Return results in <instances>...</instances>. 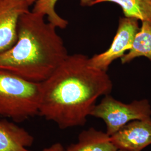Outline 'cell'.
Returning <instances> with one entry per match:
<instances>
[{
    "instance_id": "1",
    "label": "cell",
    "mask_w": 151,
    "mask_h": 151,
    "mask_svg": "<svg viewBox=\"0 0 151 151\" xmlns=\"http://www.w3.org/2000/svg\"><path fill=\"white\" fill-rule=\"evenodd\" d=\"M89 58L84 54L68 55L41 82L39 115L60 129L84 125L97 99L112 91L107 72L91 66Z\"/></svg>"
},
{
    "instance_id": "2",
    "label": "cell",
    "mask_w": 151,
    "mask_h": 151,
    "mask_svg": "<svg viewBox=\"0 0 151 151\" xmlns=\"http://www.w3.org/2000/svg\"><path fill=\"white\" fill-rule=\"evenodd\" d=\"M45 16L29 11L19 22L17 39L8 50L0 54V70L27 81L42 82L69 55L57 27Z\"/></svg>"
},
{
    "instance_id": "3",
    "label": "cell",
    "mask_w": 151,
    "mask_h": 151,
    "mask_svg": "<svg viewBox=\"0 0 151 151\" xmlns=\"http://www.w3.org/2000/svg\"><path fill=\"white\" fill-rule=\"evenodd\" d=\"M41 82L0 70V115L22 122L39 115Z\"/></svg>"
},
{
    "instance_id": "4",
    "label": "cell",
    "mask_w": 151,
    "mask_h": 151,
    "mask_svg": "<svg viewBox=\"0 0 151 151\" xmlns=\"http://www.w3.org/2000/svg\"><path fill=\"white\" fill-rule=\"evenodd\" d=\"M90 115L102 119L106 126V133L111 136L130 122L151 118V106L147 99L125 104L109 94L95 105Z\"/></svg>"
},
{
    "instance_id": "5",
    "label": "cell",
    "mask_w": 151,
    "mask_h": 151,
    "mask_svg": "<svg viewBox=\"0 0 151 151\" xmlns=\"http://www.w3.org/2000/svg\"><path fill=\"white\" fill-rule=\"evenodd\" d=\"M139 20L134 18L120 17L116 32L109 48L100 54L89 58L90 65L107 72L115 60L121 58L132 48L135 35L139 30Z\"/></svg>"
},
{
    "instance_id": "6",
    "label": "cell",
    "mask_w": 151,
    "mask_h": 151,
    "mask_svg": "<svg viewBox=\"0 0 151 151\" xmlns=\"http://www.w3.org/2000/svg\"><path fill=\"white\" fill-rule=\"evenodd\" d=\"M30 6L25 0H0V54L16 43L19 19Z\"/></svg>"
},
{
    "instance_id": "7",
    "label": "cell",
    "mask_w": 151,
    "mask_h": 151,
    "mask_svg": "<svg viewBox=\"0 0 151 151\" xmlns=\"http://www.w3.org/2000/svg\"><path fill=\"white\" fill-rule=\"evenodd\" d=\"M110 137L118 150L142 151L151 145V118L130 122Z\"/></svg>"
},
{
    "instance_id": "8",
    "label": "cell",
    "mask_w": 151,
    "mask_h": 151,
    "mask_svg": "<svg viewBox=\"0 0 151 151\" xmlns=\"http://www.w3.org/2000/svg\"><path fill=\"white\" fill-rule=\"evenodd\" d=\"M34 138L27 130L6 119L0 120V151H32Z\"/></svg>"
},
{
    "instance_id": "9",
    "label": "cell",
    "mask_w": 151,
    "mask_h": 151,
    "mask_svg": "<svg viewBox=\"0 0 151 151\" xmlns=\"http://www.w3.org/2000/svg\"><path fill=\"white\" fill-rule=\"evenodd\" d=\"M118 149L106 133L90 128L82 132L77 143L69 146L65 151H117Z\"/></svg>"
},
{
    "instance_id": "10",
    "label": "cell",
    "mask_w": 151,
    "mask_h": 151,
    "mask_svg": "<svg viewBox=\"0 0 151 151\" xmlns=\"http://www.w3.org/2000/svg\"><path fill=\"white\" fill-rule=\"evenodd\" d=\"M144 57L151 61V24L142 22L132 48L120 58L122 64L129 63L136 58Z\"/></svg>"
},
{
    "instance_id": "11",
    "label": "cell",
    "mask_w": 151,
    "mask_h": 151,
    "mask_svg": "<svg viewBox=\"0 0 151 151\" xmlns=\"http://www.w3.org/2000/svg\"><path fill=\"white\" fill-rule=\"evenodd\" d=\"M103 2H111L118 5L124 17L151 24V0H95L93 6Z\"/></svg>"
},
{
    "instance_id": "12",
    "label": "cell",
    "mask_w": 151,
    "mask_h": 151,
    "mask_svg": "<svg viewBox=\"0 0 151 151\" xmlns=\"http://www.w3.org/2000/svg\"><path fill=\"white\" fill-rule=\"evenodd\" d=\"M95 0H80L82 7L93 6ZM58 0H38L35 4L32 11L47 16L48 22L57 28L64 29L68 25V22L61 17L55 10V4Z\"/></svg>"
},
{
    "instance_id": "13",
    "label": "cell",
    "mask_w": 151,
    "mask_h": 151,
    "mask_svg": "<svg viewBox=\"0 0 151 151\" xmlns=\"http://www.w3.org/2000/svg\"><path fill=\"white\" fill-rule=\"evenodd\" d=\"M65 149L60 143H56L52 146L44 149L42 151H65Z\"/></svg>"
},
{
    "instance_id": "14",
    "label": "cell",
    "mask_w": 151,
    "mask_h": 151,
    "mask_svg": "<svg viewBox=\"0 0 151 151\" xmlns=\"http://www.w3.org/2000/svg\"><path fill=\"white\" fill-rule=\"evenodd\" d=\"M27 3L30 5H32V4H35L37 1H38V0H25Z\"/></svg>"
},
{
    "instance_id": "15",
    "label": "cell",
    "mask_w": 151,
    "mask_h": 151,
    "mask_svg": "<svg viewBox=\"0 0 151 151\" xmlns=\"http://www.w3.org/2000/svg\"><path fill=\"white\" fill-rule=\"evenodd\" d=\"M117 151H125V150H118Z\"/></svg>"
}]
</instances>
